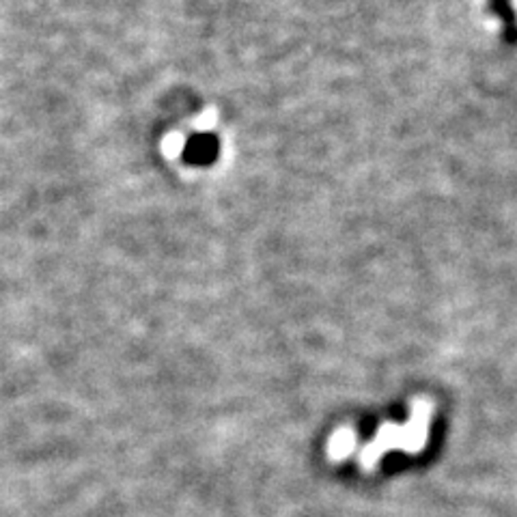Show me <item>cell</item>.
<instances>
[{
    "instance_id": "1",
    "label": "cell",
    "mask_w": 517,
    "mask_h": 517,
    "mask_svg": "<svg viewBox=\"0 0 517 517\" xmlns=\"http://www.w3.org/2000/svg\"><path fill=\"white\" fill-rule=\"evenodd\" d=\"M429 419L431 405L425 403V401H419V403L414 405V410H411L410 423L405 427H384L376 440L365 448L360 462L365 463V466H371V463H376L377 459L382 457L384 451H390V448H403V451L408 453H419L427 442Z\"/></svg>"
},
{
    "instance_id": "2",
    "label": "cell",
    "mask_w": 517,
    "mask_h": 517,
    "mask_svg": "<svg viewBox=\"0 0 517 517\" xmlns=\"http://www.w3.org/2000/svg\"><path fill=\"white\" fill-rule=\"evenodd\" d=\"M220 153V142L214 134H197L188 139L183 147V160L192 166H209L214 165Z\"/></svg>"
},
{
    "instance_id": "3",
    "label": "cell",
    "mask_w": 517,
    "mask_h": 517,
    "mask_svg": "<svg viewBox=\"0 0 517 517\" xmlns=\"http://www.w3.org/2000/svg\"><path fill=\"white\" fill-rule=\"evenodd\" d=\"M489 12L498 15L500 24H503V35L509 44H517V18L511 9L509 0H489Z\"/></svg>"
}]
</instances>
